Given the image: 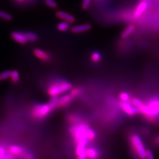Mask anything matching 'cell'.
Instances as JSON below:
<instances>
[{
	"mask_svg": "<svg viewBox=\"0 0 159 159\" xmlns=\"http://www.w3.org/2000/svg\"><path fill=\"white\" fill-rule=\"evenodd\" d=\"M10 79L13 84H17L20 80V75L17 70L11 71V74Z\"/></svg>",
	"mask_w": 159,
	"mask_h": 159,
	"instance_id": "ffe728a7",
	"label": "cell"
},
{
	"mask_svg": "<svg viewBox=\"0 0 159 159\" xmlns=\"http://www.w3.org/2000/svg\"><path fill=\"white\" fill-rule=\"evenodd\" d=\"M33 52L34 56L41 61L48 63V62H50L52 59L51 54L42 49L36 48H34Z\"/></svg>",
	"mask_w": 159,
	"mask_h": 159,
	"instance_id": "30bf717a",
	"label": "cell"
},
{
	"mask_svg": "<svg viewBox=\"0 0 159 159\" xmlns=\"http://www.w3.org/2000/svg\"><path fill=\"white\" fill-rule=\"evenodd\" d=\"M17 1H23L24 0H17Z\"/></svg>",
	"mask_w": 159,
	"mask_h": 159,
	"instance_id": "f1b7e54d",
	"label": "cell"
},
{
	"mask_svg": "<svg viewBox=\"0 0 159 159\" xmlns=\"http://www.w3.org/2000/svg\"><path fill=\"white\" fill-rule=\"evenodd\" d=\"M91 29V24H83L74 25L71 27V31L74 34H80L87 32Z\"/></svg>",
	"mask_w": 159,
	"mask_h": 159,
	"instance_id": "9a60e30c",
	"label": "cell"
},
{
	"mask_svg": "<svg viewBox=\"0 0 159 159\" xmlns=\"http://www.w3.org/2000/svg\"><path fill=\"white\" fill-rule=\"evenodd\" d=\"M8 148L17 159H35L33 152L20 144H11L8 146Z\"/></svg>",
	"mask_w": 159,
	"mask_h": 159,
	"instance_id": "8992f818",
	"label": "cell"
},
{
	"mask_svg": "<svg viewBox=\"0 0 159 159\" xmlns=\"http://www.w3.org/2000/svg\"><path fill=\"white\" fill-rule=\"evenodd\" d=\"M129 148L134 159H145L147 148L142 137L134 131H131L127 137Z\"/></svg>",
	"mask_w": 159,
	"mask_h": 159,
	"instance_id": "3957f363",
	"label": "cell"
},
{
	"mask_svg": "<svg viewBox=\"0 0 159 159\" xmlns=\"http://www.w3.org/2000/svg\"><path fill=\"white\" fill-rule=\"evenodd\" d=\"M119 99L120 100V102H130L131 97L130 94L126 92H121L119 94Z\"/></svg>",
	"mask_w": 159,
	"mask_h": 159,
	"instance_id": "44dd1931",
	"label": "cell"
},
{
	"mask_svg": "<svg viewBox=\"0 0 159 159\" xmlns=\"http://www.w3.org/2000/svg\"><path fill=\"white\" fill-rule=\"evenodd\" d=\"M25 37L28 41V43H34L38 40V35L36 33L31 31L24 32Z\"/></svg>",
	"mask_w": 159,
	"mask_h": 159,
	"instance_id": "ac0fdd59",
	"label": "cell"
},
{
	"mask_svg": "<svg viewBox=\"0 0 159 159\" xmlns=\"http://www.w3.org/2000/svg\"><path fill=\"white\" fill-rule=\"evenodd\" d=\"M74 100V97L68 92L60 96L51 97L48 104L54 110L57 108H64L67 107L70 105Z\"/></svg>",
	"mask_w": 159,
	"mask_h": 159,
	"instance_id": "52a82bcc",
	"label": "cell"
},
{
	"mask_svg": "<svg viewBox=\"0 0 159 159\" xmlns=\"http://www.w3.org/2000/svg\"><path fill=\"white\" fill-rule=\"evenodd\" d=\"M81 92H82V90L80 87H73L70 91H69L70 94L74 97V99L76 97L79 96L81 94Z\"/></svg>",
	"mask_w": 159,
	"mask_h": 159,
	"instance_id": "7402d4cb",
	"label": "cell"
},
{
	"mask_svg": "<svg viewBox=\"0 0 159 159\" xmlns=\"http://www.w3.org/2000/svg\"><path fill=\"white\" fill-rule=\"evenodd\" d=\"M0 159H17L9 151L8 146H7L5 144H0Z\"/></svg>",
	"mask_w": 159,
	"mask_h": 159,
	"instance_id": "4fadbf2b",
	"label": "cell"
},
{
	"mask_svg": "<svg viewBox=\"0 0 159 159\" xmlns=\"http://www.w3.org/2000/svg\"><path fill=\"white\" fill-rule=\"evenodd\" d=\"M148 7V2L143 0L140 1L135 8L133 12V17L136 19L141 17L143 14L146 11Z\"/></svg>",
	"mask_w": 159,
	"mask_h": 159,
	"instance_id": "8fae6325",
	"label": "cell"
},
{
	"mask_svg": "<svg viewBox=\"0 0 159 159\" xmlns=\"http://www.w3.org/2000/svg\"><path fill=\"white\" fill-rule=\"evenodd\" d=\"M56 16L57 18H60V20H63L64 21H66L68 23L72 24L75 21V17L66 12L63 11H58L56 13Z\"/></svg>",
	"mask_w": 159,
	"mask_h": 159,
	"instance_id": "5bb4252c",
	"label": "cell"
},
{
	"mask_svg": "<svg viewBox=\"0 0 159 159\" xmlns=\"http://www.w3.org/2000/svg\"><path fill=\"white\" fill-rule=\"evenodd\" d=\"M70 23L62 21L57 24V29L60 32H66L70 29Z\"/></svg>",
	"mask_w": 159,
	"mask_h": 159,
	"instance_id": "e0dca14e",
	"label": "cell"
},
{
	"mask_svg": "<svg viewBox=\"0 0 159 159\" xmlns=\"http://www.w3.org/2000/svg\"><path fill=\"white\" fill-rule=\"evenodd\" d=\"M145 159H155L153 153L150 148H147Z\"/></svg>",
	"mask_w": 159,
	"mask_h": 159,
	"instance_id": "4316f807",
	"label": "cell"
},
{
	"mask_svg": "<svg viewBox=\"0 0 159 159\" xmlns=\"http://www.w3.org/2000/svg\"><path fill=\"white\" fill-rule=\"evenodd\" d=\"M11 37L12 40L19 44L25 45L28 43V41L25 37L24 32H20L17 31H12L11 33Z\"/></svg>",
	"mask_w": 159,
	"mask_h": 159,
	"instance_id": "7c38bea8",
	"label": "cell"
},
{
	"mask_svg": "<svg viewBox=\"0 0 159 159\" xmlns=\"http://www.w3.org/2000/svg\"><path fill=\"white\" fill-rule=\"evenodd\" d=\"M153 143L156 146L159 147V134L154 138L153 140Z\"/></svg>",
	"mask_w": 159,
	"mask_h": 159,
	"instance_id": "83f0119b",
	"label": "cell"
},
{
	"mask_svg": "<svg viewBox=\"0 0 159 159\" xmlns=\"http://www.w3.org/2000/svg\"><path fill=\"white\" fill-rule=\"evenodd\" d=\"M1 80H1V77H0V81H1Z\"/></svg>",
	"mask_w": 159,
	"mask_h": 159,
	"instance_id": "f546056e",
	"label": "cell"
},
{
	"mask_svg": "<svg viewBox=\"0 0 159 159\" xmlns=\"http://www.w3.org/2000/svg\"><path fill=\"white\" fill-rule=\"evenodd\" d=\"M54 110L48 103L36 104L30 110V116L33 119L41 121L47 118Z\"/></svg>",
	"mask_w": 159,
	"mask_h": 159,
	"instance_id": "5b68a950",
	"label": "cell"
},
{
	"mask_svg": "<svg viewBox=\"0 0 159 159\" xmlns=\"http://www.w3.org/2000/svg\"><path fill=\"white\" fill-rule=\"evenodd\" d=\"M138 113L148 123H156L159 120V97L151 98L137 108Z\"/></svg>",
	"mask_w": 159,
	"mask_h": 159,
	"instance_id": "7a4b0ae2",
	"label": "cell"
},
{
	"mask_svg": "<svg viewBox=\"0 0 159 159\" xmlns=\"http://www.w3.org/2000/svg\"><path fill=\"white\" fill-rule=\"evenodd\" d=\"M11 74V71L7 70V71H4L2 72L0 74V77H1L2 80H5L8 79L10 78Z\"/></svg>",
	"mask_w": 159,
	"mask_h": 159,
	"instance_id": "cb8c5ba5",
	"label": "cell"
},
{
	"mask_svg": "<svg viewBox=\"0 0 159 159\" xmlns=\"http://www.w3.org/2000/svg\"><path fill=\"white\" fill-rule=\"evenodd\" d=\"M73 88V84L68 80L56 79L49 83L46 92L50 97H58L68 93Z\"/></svg>",
	"mask_w": 159,
	"mask_h": 159,
	"instance_id": "277c9868",
	"label": "cell"
},
{
	"mask_svg": "<svg viewBox=\"0 0 159 159\" xmlns=\"http://www.w3.org/2000/svg\"><path fill=\"white\" fill-rule=\"evenodd\" d=\"M45 4L51 8H56L58 7L57 3L54 0H45Z\"/></svg>",
	"mask_w": 159,
	"mask_h": 159,
	"instance_id": "d4e9b609",
	"label": "cell"
},
{
	"mask_svg": "<svg viewBox=\"0 0 159 159\" xmlns=\"http://www.w3.org/2000/svg\"><path fill=\"white\" fill-rule=\"evenodd\" d=\"M87 159H102V153L100 148L92 144L86 150Z\"/></svg>",
	"mask_w": 159,
	"mask_h": 159,
	"instance_id": "9c48e42d",
	"label": "cell"
},
{
	"mask_svg": "<svg viewBox=\"0 0 159 159\" xmlns=\"http://www.w3.org/2000/svg\"><path fill=\"white\" fill-rule=\"evenodd\" d=\"M91 0H83L82 4H81V8L84 10H86L89 8L90 5L91 4Z\"/></svg>",
	"mask_w": 159,
	"mask_h": 159,
	"instance_id": "484cf974",
	"label": "cell"
},
{
	"mask_svg": "<svg viewBox=\"0 0 159 159\" xmlns=\"http://www.w3.org/2000/svg\"><path fill=\"white\" fill-rule=\"evenodd\" d=\"M136 30V26L134 24H129L125 27V30L121 34V37L123 39H126L129 38L131 34H133Z\"/></svg>",
	"mask_w": 159,
	"mask_h": 159,
	"instance_id": "2e32d148",
	"label": "cell"
},
{
	"mask_svg": "<svg viewBox=\"0 0 159 159\" xmlns=\"http://www.w3.org/2000/svg\"><path fill=\"white\" fill-rule=\"evenodd\" d=\"M119 107L124 113L131 117L139 114L137 109L130 102H120Z\"/></svg>",
	"mask_w": 159,
	"mask_h": 159,
	"instance_id": "ba28073f",
	"label": "cell"
},
{
	"mask_svg": "<svg viewBox=\"0 0 159 159\" xmlns=\"http://www.w3.org/2000/svg\"><path fill=\"white\" fill-rule=\"evenodd\" d=\"M68 133L74 146L75 159H87L86 150L96 142L97 134L85 121L70 125Z\"/></svg>",
	"mask_w": 159,
	"mask_h": 159,
	"instance_id": "6da1fadb",
	"label": "cell"
},
{
	"mask_svg": "<svg viewBox=\"0 0 159 159\" xmlns=\"http://www.w3.org/2000/svg\"><path fill=\"white\" fill-rule=\"evenodd\" d=\"M0 18L6 21H11L12 20V16L10 14L6 12L0 10Z\"/></svg>",
	"mask_w": 159,
	"mask_h": 159,
	"instance_id": "603a6c76",
	"label": "cell"
},
{
	"mask_svg": "<svg viewBox=\"0 0 159 159\" xmlns=\"http://www.w3.org/2000/svg\"><path fill=\"white\" fill-rule=\"evenodd\" d=\"M90 58L93 63H98L102 60V54L98 51H93L91 54Z\"/></svg>",
	"mask_w": 159,
	"mask_h": 159,
	"instance_id": "d6986e66",
	"label": "cell"
}]
</instances>
